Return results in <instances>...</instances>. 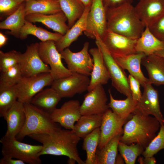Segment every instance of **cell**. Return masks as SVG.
<instances>
[{
    "label": "cell",
    "mask_w": 164,
    "mask_h": 164,
    "mask_svg": "<svg viewBox=\"0 0 164 164\" xmlns=\"http://www.w3.org/2000/svg\"><path fill=\"white\" fill-rule=\"evenodd\" d=\"M29 136L42 144L40 156H65L74 159L78 164H85L80 157L77 148L81 138L73 130L59 127L50 134H34Z\"/></svg>",
    "instance_id": "1"
},
{
    "label": "cell",
    "mask_w": 164,
    "mask_h": 164,
    "mask_svg": "<svg viewBox=\"0 0 164 164\" xmlns=\"http://www.w3.org/2000/svg\"><path fill=\"white\" fill-rule=\"evenodd\" d=\"M125 123L120 142L130 145L138 144L145 149L156 135L160 124L155 117L145 115L137 110Z\"/></svg>",
    "instance_id": "2"
},
{
    "label": "cell",
    "mask_w": 164,
    "mask_h": 164,
    "mask_svg": "<svg viewBox=\"0 0 164 164\" xmlns=\"http://www.w3.org/2000/svg\"><path fill=\"white\" fill-rule=\"evenodd\" d=\"M106 10L108 29L133 39L140 37L145 27L132 4Z\"/></svg>",
    "instance_id": "3"
},
{
    "label": "cell",
    "mask_w": 164,
    "mask_h": 164,
    "mask_svg": "<svg viewBox=\"0 0 164 164\" xmlns=\"http://www.w3.org/2000/svg\"><path fill=\"white\" fill-rule=\"evenodd\" d=\"M23 104L26 120L17 139L21 140L32 134H50L59 128L52 121L49 114L30 103Z\"/></svg>",
    "instance_id": "4"
},
{
    "label": "cell",
    "mask_w": 164,
    "mask_h": 164,
    "mask_svg": "<svg viewBox=\"0 0 164 164\" xmlns=\"http://www.w3.org/2000/svg\"><path fill=\"white\" fill-rule=\"evenodd\" d=\"M1 152L3 156L11 157L29 164H40V153L43 146L32 145L19 141L16 138H2Z\"/></svg>",
    "instance_id": "5"
},
{
    "label": "cell",
    "mask_w": 164,
    "mask_h": 164,
    "mask_svg": "<svg viewBox=\"0 0 164 164\" xmlns=\"http://www.w3.org/2000/svg\"><path fill=\"white\" fill-rule=\"evenodd\" d=\"M95 43L100 50L107 68L112 86L119 92L127 97L132 95L127 77L124 70L118 64L98 36Z\"/></svg>",
    "instance_id": "6"
},
{
    "label": "cell",
    "mask_w": 164,
    "mask_h": 164,
    "mask_svg": "<svg viewBox=\"0 0 164 164\" xmlns=\"http://www.w3.org/2000/svg\"><path fill=\"white\" fill-rule=\"evenodd\" d=\"M39 43V55L43 61L50 67L53 80L68 77L73 73L63 64L61 54L54 41H41Z\"/></svg>",
    "instance_id": "7"
},
{
    "label": "cell",
    "mask_w": 164,
    "mask_h": 164,
    "mask_svg": "<svg viewBox=\"0 0 164 164\" xmlns=\"http://www.w3.org/2000/svg\"><path fill=\"white\" fill-rule=\"evenodd\" d=\"M53 80L50 73L29 77H22L16 85L18 93L17 101L23 104L30 103L36 94L45 87L51 85Z\"/></svg>",
    "instance_id": "8"
},
{
    "label": "cell",
    "mask_w": 164,
    "mask_h": 164,
    "mask_svg": "<svg viewBox=\"0 0 164 164\" xmlns=\"http://www.w3.org/2000/svg\"><path fill=\"white\" fill-rule=\"evenodd\" d=\"M89 43L86 42L79 52H73L67 48L60 52L62 58L67 65V68L73 73L91 75L93 61L89 54Z\"/></svg>",
    "instance_id": "9"
},
{
    "label": "cell",
    "mask_w": 164,
    "mask_h": 164,
    "mask_svg": "<svg viewBox=\"0 0 164 164\" xmlns=\"http://www.w3.org/2000/svg\"><path fill=\"white\" fill-rule=\"evenodd\" d=\"M39 43H32L21 53L19 65L23 77H29L44 73H50L49 66L45 63L39 53Z\"/></svg>",
    "instance_id": "10"
},
{
    "label": "cell",
    "mask_w": 164,
    "mask_h": 164,
    "mask_svg": "<svg viewBox=\"0 0 164 164\" xmlns=\"http://www.w3.org/2000/svg\"><path fill=\"white\" fill-rule=\"evenodd\" d=\"M108 29L106 10L102 0H94L87 19V27L84 32L88 38L102 39Z\"/></svg>",
    "instance_id": "11"
},
{
    "label": "cell",
    "mask_w": 164,
    "mask_h": 164,
    "mask_svg": "<svg viewBox=\"0 0 164 164\" xmlns=\"http://www.w3.org/2000/svg\"><path fill=\"white\" fill-rule=\"evenodd\" d=\"M90 80L88 76L74 73L68 77L54 80L51 87L61 98L71 97L87 91Z\"/></svg>",
    "instance_id": "12"
},
{
    "label": "cell",
    "mask_w": 164,
    "mask_h": 164,
    "mask_svg": "<svg viewBox=\"0 0 164 164\" xmlns=\"http://www.w3.org/2000/svg\"><path fill=\"white\" fill-rule=\"evenodd\" d=\"M108 100L103 85L97 86L85 95L80 106L81 115L103 114L109 108Z\"/></svg>",
    "instance_id": "13"
},
{
    "label": "cell",
    "mask_w": 164,
    "mask_h": 164,
    "mask_svg": "<svg viewBox=\"0 0 164 164\" xmlns=\"http://www.w3.org/2000/svg\"><path fill=\"white\" fill-rule=\"evenodd\" d=\"M143 92L137 102L135 110L146 115H152L159 121L160 125L164 124V117L159 105L158 91L149 82L143 87Z\"/></svg>",
    "instance_id": "14"
},
{
    "label": "cell",
    "mask_w": 164,
    "mask_h": 164,
    "mask_svg": "<svg viewBox=\"0 0 164 164\" xmlns=\"http://www.w3.org/2000/svg\"><path fill=\"white\" fill-rule=\"evenodd\" d=\"M137 39L114 32L108 29L101 39L112 56L126 55L137 53L135 48Z\"/></svg>",
    "instance_id": "15"
},
{
    "label": "cell",
    "mask_w": 164,
    "mask_h": 164,
    "mask_svg": "<svg viewBox=\"0 0 164 164\" xmlns=\"http://www.w3.org/2000/svg\"><path fill=\"white\" fill-rule=\"evenodd\" d=\"M80 106L77 100L68 101L52 112L50 118L53 122L59 123L65 129L73 130L75 123L82 115Z\"/></svg>",
    "instance_id": "16"
},
{
    "label": "cell",
    "mask_w": 164,
    "mask_h": 164,
    "mask_svg": "<svg viewBox=\"0 0 164 164\" xmlns=\"http://www.w3.org/2000/svg\"><path fill=\"white\" fill-rule=\"evenodd\" d=\"M127 120L121 118L108 109L103 116L97 148H102L112 138L123 132L122 127Z\"/></svg>",
    "instance_id": "17"
},
{
    "label": "cell",
    "mask_w": 164,
    "mask_h": 164,
    "mask_svg": "<svg viewBox=\"0 0 164 164\" xmlns=\"http://www.w3.org/2000/svg\"><path fill=\"white\" fill-rule=\"evenodd\" d=\"M145 27H149L164 12V0H140L135 7Z\"/></svg>",
    "instance_id": "18"
},
{
    "label": "cell",
    "mask_w": 164,
    "mask_h": 164,
    "mask_svg": "<svg viewBox=\"0 0 164 164\" xmlns=\"http://www.w3.org/2000/svg\"><path fill=\"white\" fill-rule=\"evenodd\" d=\"M92 56L93 66L91 74V78L87 91H89L99 85L107 84L110 79L109 75L102 54L98 48L89 50Z\"/></svg>",
    "instance_id": "19"
},
{
    "label": "cell",
    "mask_w": 164,
    "mask_h": 164,
    "mask_svg": "<svg viewBox=\"0 0 164 164\" xmlns=\"http://www.w3.org/2000/svg\"><path fill=\"white\" fill-rule=\"evenodd\" d=\"M112 56L119 66L124 70H127L130 74L139 82L143 87L149 82L141 68L142 60L146 56L145 53L138 52L126 55Z\"/></svg>",
    "instance_id": "20"
},
{
    "label": "cell",
    "mask_w": 164,
    "mask_h": 164,
    "mask_svg": "<svg viewBox=\"0 0 164 164\" xmlns=\"http://www.w3.org/2000/svg\"><path fill=\"white\" fill-rule=\"evenodd\" d=\"M26 20L32 23H41L62 36L70 29L66 23L67 21V18L62 11L50 15L38 13L30 14L26 15Z\"/></svg>",
    "instance_id": "21"
},
{
    "label": "cell",
    "mask_w": 164,
    "mask_h": 164,
    "mask_svg": "<svg viewBox=\"0 0 164 164\" xmlns=\"http://www.w3.org/2000/svg\"><path fill=\"white\" fill-rule=\"evenodd\" d=\"M7 124V130L4 137L16 138L22 129L26 120L24 104L17 101L3 117Z\"/></svg>",
    "instance_id": "22"
},
{
    "label": "cell",
    "mask_w": 164,
    "mask_h": 164,
    "mask_svg": "<svg viewBox=\"0 0 164 164\" xmlns=\"http://www.w3.org/2000/svg\"><path fill=\"white\" fill-rule=\"evenodd\" d=\"M141 63L146 68L149 81L156 85H164V58L153 53L145 56Z\"/></svg>",
    "instance_id": "23"
},
{
    "label": "cell",
    "mask_w": 164,
    "mask_h": 164,
    "mask_svg": "<svg viewBox=\"0 0 164 164\" xmlns=\"http://www.w3.org/2000/svg\"><path fill=\"white\" fill-rule=\"evenodd\" d=\"M90 8H85L81 16L73 25L62 36L60 40L55 42L57 49L59 52L60 53L68 48L86 30L87 15Z\"/></svg>",
    "instance_id": "24"
},
{
    "label": "cell",
    "mask_w": 164,
    "mask_h": 164,
    "mask_svg": "<svg viewBox=\"0 0 164 164\" xmlns=\"http://www.w3.org/2000/svg\"><path fill=\"white\" fill-rule=\"evenodd\" d=\"M62 98L51 87L42 90L32 98L30 103L50 114L56 108Z\"/></svg>",
    "instance_id": "25"
},
{
    "label": "cell",
    "mask_w": 164,
    "mask_h": 164,
    "mask_svg": "<svg viewBox=\"0 0 164 164\" xmlns=\"http://www.w3.org/2000/svg\"><path fill=\"white\" fill-rule=\"evenodd\" d=\"M135 48L137 52L143 53L148 56L163 49L164 43L157 38L148 27H146L137 39Z\"/></svg>",
    "instance_id": "26"
},
{
    "label": "cell",
    "mask_w": 164,
    "mask_h": 164,
    "mask_svg": "<svg viewBox=\"0 0 164 164\" xmlns=\"http://www.w3.org/2000/svg\"><path fill=\"white\" fill-rule=\"evenodd\" d=\"M25 1L14 12L0 23V29L9 30L7 33L19 38L20 31L26 20Z\"/></svg>",
    "instance_id": "27"
},
{
    "label": "cell",
    "mask_w": 164,
    "mask_h": 164,
    "mask_svg": "<svg viewBox=\"0 0 164 164\" xmlns=\"http://www.w3.org/2000/svg\"><path fill=\"white\" fill-rule=\"evenodd\" d=\"M61 11L58 0H29L25 1L26 15L34 13L50 15Z\"/></svg>",
    "instance_id": "28"
},
{
    "label": "cell",
    "mask_w": 164,
    "mask_h": 164,
    "mask_svg": "<svg viewBox=\"0 0 164 164\" xmlns=\"http://www.w3.org/2000/svg\"><path fill=\"white\" fill-rule=\"evenodd\" d=\"M123 133L115 136L102 148L97 149L95 164H115L118 145Z\"/></svg>",
    "instance_id": "29"
},
{
    "label": "cell",
    "mask_w": 164,
    "mask_h": 164,
    "mask_svg": "<svg viewBox=\"0 0 164 164\" xmlns=\"http://www.w3.org/2000/svg\"><path fill=\"white\" fill-rule=\"evenodd\" d=\"M103 115H81L75 124L73 130L80 138H84L94 130L100 128Z\"/></svg>",
    "instance_id": "30"
},
{
    "label": "cell",
    "mask_w": 164,
    "mask_h": 164,
    "mask_svg": "<svg viewBox=\"0 0 164 164\" xmlns=\"http://www.w3.org/2000/svg\"><path fill=\"white\" fill-rule=\"evenodd\" d=\"M110 102L109 108L117 115L121 118L127 120L135 111L137 101L134 100L132 95L127 97L123 100L115 99L110 90H108Z\"/></svg>",
    "instance_id": "31"
},
{
    "label": "cell",
    "mask_w": 164,
    "mask_h": 164,
    "mask_svg": "<svg viewBox=\"0 0 164 164\" xmlns=\"http://www.w3.org/2000/svg\"><path fill=\"white\" fill-rule=\"evenodd\" d=\"M29 35L36 36L42 42L53 40L56 42L62 36L59 33H52L41 27H37L26 20L20 30L19 38L21 39H25Z\"/></svg>",
    "instance_id": "32"
},
{
    "label": "cell",
    "mask_w": 164,
    "mask_h": 164,
    "mask_svg": "<svg viewBox=\"0 0 164 164\" xmlns=\"http://www.w3.org/2000/svg\"><path fill=\"white\" fill-rule=\"evenodd\" d=\"M62 11L71 28L83 14L85 7L80 0H58Z\"/></svg>",
    "instance_id": "33"
},
{
    "label": "cell",
    "mask_w": 164,
    "mask_h": 164,
    "mask_svg": "<svg viewBox=\"0 0 164 164\" xmlns=\"http://www.w3.org/2000/svg\"><path fill=\"white\" fill-rule=\"evenodd\" d=\"M100 128H97L84 138L83 149L86 152L85 164H95L96 153L99 142Z\"/></svg>",
    "instance_id": "34"
},
{
    "label": "cell",
    "mask_w": 164,
    "mask_h": 164,
    "mask_svg": "<svg viewBox=\"0 0 164 164\" xmlns=\"http://www.w3.org/2000/svg\"><path fill=\"white\" fill-rule=\"evenodd\" d=\"M18 93L16 85L0 86V116L4 117L17 101Z\"/></svg>",
    "instance_id": "35"
},
{
    "label": "cell",
    "mask_w": 164,
    "mask_h": 164,
    "mask_svg": "<svg viewBox=\"0 0 164 164\" xmlns=\"http://www.w3.org/2000/svg\"><path fill=\"white\" fill-rule=\"evenodd\" d=\"M145 149L138 144L128 145L119 142L118 150L126 164H134L137 157L142 154Z\"/></svg>",
    "instance_id": "36"
},
{
    "label": "cell",
    "mask_w": 164,
    "mask_h": 164,
    "mask_svg": "<svg viewBox=\"0 0 164 164\" xmlns=\"http://www.w3.org/2000/svg\"><path fill=\"white\" fill-rule=\"evenodd\" d=\"M19 64L6 71L1 72L0 86L10 87L16 85L22 77Z\"/></svg>",
    "instance_id": "37"
},
{
    "label": "cell",
    "mask_w": 164,
    "mask_h": 164,
    "mask_svg": "<svg viewBox=\"0 0 164 164\" xmlns=\"http://www.w3.org/2000/svg\"><path fill=\"white\" fill-rule=\"evenodd\" d=\"M163 149H164V124L160 125L158 134L145 149L142 155L144 157L153 156Z\"/></svg>",
    "instance_id": "38"
},
{
    "label": "cell",
    "mask_w": 164,
    "mask_h": 164,
    "mask_svg": "<svg viewBox=\"0 0 164 164\" xmlns=\"http://www.w3.org/2000/svg\"><path fill=\"white\" fill-rule=\"evenodd\" d=\"M21 53L13 50L4 53L0 51V71H5L19 64Z\"/></svg>",
    "instance_id": "39"
},
{
    "label": "cell",
    "mask_w": 164,
    "mask_h": 164,
    "mask_svg": "<svg viewBox=\"0 0 164 164\" xmlns=\"http://www.w3.org/2000/svg\"><path fill=\"white\" fill-rule=\"evenodd\" d=\"M24 2L20 0H0L1 16L10 15Z\"/></svg>",
    "instance_id": "40"
},
{
    "label": "cell",
    "mask_w": 164,
    "mask_h": 164,
    "mask_svg": "<svg viewBox=\"0 0 164 164\" xmlns=\"http://www.w3.org/2000/svg\"><path fill=\"white\" fill-rule=\"evenodd\" d=\"M148 28L157 38L164 43V12Z\"/></svg>",
    "instance_id": "41"
},
{
    "label": "cell",
    "mask_w": 164,
    "mask_h": 164,
    "mask_svg": "<svg viewBox=\"0 0 164 164\" xmlns=\"http://www.w3.org/2000/svg\"><path fill=\"white\" fill-rule=\"evenodd\" d=\"M128 79L132 98L134 100L138 102L142 95L140 89L141 84L137 79L130 74L128 75Z\"/></svg>",
    "instance_id": "42"
},
{
    "label": "cell",
    "mask_w": 164,
    "mask_h": 164,
    "mask_svg": "<svg viewBox=\"0 0 164 164\" xmlns=\"http://www.w3.org/2000/svg\"><path fill=\"white\" fill-rule=\"evenodd\" d=\"M105 9L115 8L122 5L132 4L133 0H102Z\"/></svg>",
    "instance_id": "43"
},
{
    "label": "cell",
    "mask_w": 164,
    "mask_h": 164,
    "mask_svg": "<svg viewBox=\"0 0 164 164\" xmlns=\"http://www.w3.org/2000/svg\"><path fill=\"white\" fill-rule=\"evenodd\" d=\"M13 159L10 156H3L0 160V164H25L26 163L20 160Z\"/></svg>",
    "instance_id": "44"
},
{
    "label": "cell",
    "mask_w": 164,
    "mask_h": 164,
    "mask_svg": "<svg viewBox=\"0 0 164 164\" xmlns=\"http://www.w3.org/2000/svg\"><path fill=\"white\" fill-rule=\"evenodd\" d=\"M138 160L139 163L141 164H155L156 162V160L153 156L145 157L144 158L140 157Z\"/></svg>",
    "instance_id": "45"
},
{
    "label": "cell",
    "mask_w": 164,
    "mask_h": 164,
    "mask_svg": "<svg viewBox=\"0 0 164 164\" xmlns=\"http://www.w3.org/2000/svg\"><path fill=\"white\" fill-rule=\"evenodd\" d=\"M8 38L2 32H0V47L4 46L7 43Z\"/></svg>",
    "instance_id": "46"
},
{
    "label": "cell",
    "mask_w": 164,
    "mask_h": 164,
    "mask_svg": "<svg viewBox=\"0 0 164 164\" xmlns=\"http://www.w3.org/2000/svg\"><path fill=\"white\" fill-rule=\"evenodd\" d=\"M94 0H80L85 8H91Z\"/></svg>",
    "instance_id": "47"
},
{
    "label": "cell",
    "mask_w": 164,
    "mask_h": 164,
    "mask_svg": "<svg viewBox=\"0 0 164 164\" xmlns=\"http://www.w3.org/2000/svg\"><path fill=\"white\" fill-rule=\"evenodd\" d=\"M124 160L121 155H117V156L115 164H123Z\"/></svg>",
    "instance_id": "48"
},
{
    "label": "cell",
    "mask_w": 164,
    "mask_h": 164,
    "mask_svg": "<svg viewBox=\"0 0 164 164\" xmlns=\"http://www.w3.org/2000/svg\"><path fill=\"white\" fill-rule=\"evenodd\" d=\"M154 53L164 58V49L162 50L156 51Z\"/></svg>",
    "instance_id": "49"
},
{
    "label": "cell",
    "mask_w": 164,
    "mask_h": 164,
    "mask_svg": "<svg viewBox=\"0 0 164 164\" xmlns=\"http://www.w3.org/2000/svg\"><path fill=\"white\" fill-rule=\"evenodd\" d=\"M22 0L23 1H26L29 0Z\"/></svg>",
    "instance_id": "50"
},
{
    "label": "cell",
    "mask_w": 164,
    "mask_h": 164,
    "mask_svg": "<svg viewBox=\"0 0 164 164\" xmlns=\"http://www.w3.org/2000/svg\"><path fill=\"white\" fill-rule=\"evenodd\" d=\"M138 0V1H140V0Z\"/></svg>",
    "instance_id": "51"
}]
</instances>
